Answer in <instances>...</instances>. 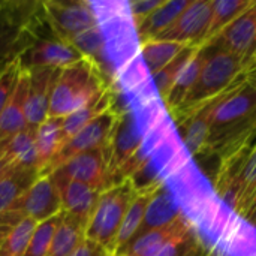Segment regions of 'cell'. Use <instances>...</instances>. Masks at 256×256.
<instances>
[{
	"mask_svg": "<svg viewBox=\"0 0 256 256\" xmlns=\"http://www.w3.org/2000/svg\"><path fill=\"white\" fill-rule=\"evenodd\" d=\"M3 4H4V2H0V9L3 8Z\"/></svg>",
	"mask_w": 256,
	"mask_h": 256,
	"instance_id": "obj_39",
	"label": "cell"
},
{
	"mask_svg": "<svg viewBox=\"0 0 256 256\" xmlns=\"http://www.w3.org/2000/svg\"><path fill=\"white\" fill-rule=\"evenodd\" d=\"M188 46H192V45L174 42V40L153 39V40L140 44V57L152 78L154 74H158L166 64H170Z\"/></svg>",
	"mask_w": 256,
	"mask_h": 256,
	"instance_id": "obj_25",
	"label": "cell"
},
{
	"mask_svg": "<svg viewBox=\"0 0 256 256\" xmlns=\"http://www.w3.org/2000/svg\"><path fill=\"white\" fill-rule=\"evenodd\" d=\"M120 114L122 112L112 106V108L106 110L105 112H102L100 116H98L92 123H88L86 128H82L74 136L66 140L64 144L62 146V148L57 152V154L44 168V171L40 172V177L52 174L58 166H62L64 162H68L69 159H72L76 154L92 152L96 148H104L108 144V141L120 120Z\"/></svg>",
	"mask_w": 256,
	"mask_h": 256,
	"instance_id": "obj_6",
	"label": "cell"
},
{
	"mask_svg": "<svg viewBox=\"0 0 256 256\" xmlns=\"http://www.w3.org/2000/svg\"><path fill=\"white\" fill-rule=\"evenodd\" d=\"M240 202L237 207V214L243 219L244 213L248 210L249 202L252 201L254 195L256 192V141L248 156V160L244 164L243 172H242V178H240Z\"/></svg>",
	"mask_w": 256,
	"mask_h": 256,
	"instance_id": "obj_32",
	"label": "cell"
},
{
	"mask_svg": "<svg viewBox=\"0 0 256 256\" xmlns=\"http://www.w3.org/2000/svg\"><path fill=\"white\" fill-rule=\"evenodd\" d=\"M60 219H62V212L36 225L24 256H48L54 238V232Z\"/></svg>",
	"mask_w": 256,
	"mask_h": 256,
	"instance_id": "obj_31",
	"label": "cell"
},
{
	"mask_svg": "<svg viewBox=\"0 0 256 256\" xmlns=\"http://www.w3.org/2000/svg\"><path fill=\"white\" fill-rule=\"evenodd\" d=\"M108 88L110 86L105 82L96 60L84 57L81 62L60 70L51 94L48 117L64 118Z\"/></svg>",
	"mask_w": 256,
	"mask_h": 256,
	"instance_id": "obj_1",
	"label": "cell"
},
{
	"mask_svg": "<svg viewBox=\"0 0 256 256\" xmlns=\"http://www.w3.org/2000/svg\"><path fill=\"white\" fill-rule=\"evenodd\" d=\"M106 256H114V255H111V254H108V255H106Z\"/></svg>",
	"mask_w": 256,
	"mask_h": 256,
	"instance_id": "obj_40",
	"label": "cell"
},
{
	"mask_svg": "<svg viewBox=\"0 0 256 256\" xmlns=\"http://www.w3.org/2000/svg\"><path fill=\"white\" fill-rule=\"evenodd\" d=\"M21 62L20 58H16L0 72V116L15 92V87L21 75Z\"/></svg>",
	"mask_w": 256,
	"mask_h": 256,
	"instance_id": "obj_33",
	"label": "cell"
},
{
	"mask_svg": "<svg viewBox=\"0 0 256 256\" xmlns=\"http://www.w3.org/2000/svg\"><path fill=\"white\" fill-rule=\"evenodd\" d=\"M160 183H164V182H153V183L146 184V186H138L136 195L128 208V213L122 222L118 236L116 238L114 254H112L114 256L120 255L130 244V242L138 236V232L142 226V222H144V216H146L148 201Z\"/></svg>",
	"mask_w": 256,
	"mask_h": 256,
	"instance_id": "obj_15",
	"label": "cell"
},
{
	"mask_svg": "<svg viewBox=\"0 0 256 256\" xmlns=\"http://www.w3.org/2000/svg\"><path fill=\"white\" fill-rule=\"evenodd\" d=\"M196 45H192V46H188L183 52H180L170 64H166L162 70H159L158 74H154L150 80H152V86H153V90H154V98L162 102L165 105L168 96H170V92L174 86V81L182 69V66L186 63V60L189 58V56L192 54L194 48Z\"/></svg>",
	"mask_w": 256,
	"mask_h": 256,
	"instance_id": "obj_29",
	"label": "cell"
},
{
	"mask_svg": "<svg viewBox=\"0 0 256 256\" xmlns=\"http://www.w3.org/2000/svg\"><path fill=\"white\" fill-rule=\"evenodd\" d=\"M255 60L246 62L226 51L210 48L201 74L198 76V81L195 82L194 88L186 96L183 104L170 114L171 118L184 114L186 111L207 102L208 99L226 90L254 64Z\"/></svg>",
	"mask_w": 256,
	"mask_h": 256,
	"instance_id": "obj_3",
	"label": "cell"
},
{
	"mask_svg": "<svg viewBox=\"0 0 256 256\" xmlns=\"http://www.w3.org/2000/svg\"><path fill=\"white\" fill-rule=\"evenodd\" d=\"M42 16L57 38L70 42L98 27V18L90 3L81 0L42 2Z\"/></svg>",
	"mask_w": 256,
	"mask_h": 256,
	"instance_id": "obj_7",
	"label": "cell"
},
{
	"mask_svg": "<svg viewBox=\"0 0 256 256\" xmlns=\"http://www.w3.org/2000/svg\"><path fill=\"white\" fill-rule=\"evenodd\" d=\"M87 57L74 42L54 38H38L20 57L22 69H64Z\"/></svg>",
	"mask_w": 256,
	"mask_h": 256,
	"instance_id": "obj_9",
	"label": "cell"
},
{
	"mask_svg": "<svg viewBox=\"0 0 256 256\" xmlns=\"http://www.w3.org/2000/svg\"><path fill=\"white\" fill-rule=\"evenodd\" d=\"M210 48L208 46H202V45H196L192 51V54L189 56V58L186 60V63L182 66L174 86L170 92V96L165 102V108L168 111V114H171L176 108H178L183 100L186 99V96L190 93V90L194 88L195 82L198 81V76L201 74V69L204 66V62L208 56Z\"/></svg>",
	"mask_w": 256,
	"mask_h": 256,
	"instance_id": "obj_17",
	"label": "cell"
},
{
	"mask_svg": "<svg viewBox=\"0 0 256 256\" xmlns=\"http://www.w3.org/2000/svg\"><path fill=\"white\" fill-rule=\"evenodd\" d=\"M256 214V192L255 195H254V198H252V201L249 202V206H248V210H246V213H244V220H249L250 218H254Z\"/></svg>",
	"mask_w": 256,
	"mask_h": 256,
	"instance_id": "obj_37",
	"label": "cell"
},
{
	"mask_svg": "<svg viewBox=\"0 0 256 256\" xmlns=\"http://www.w3.org/2000/svg\"><path fill=\"white\" fill-rule=\"evenodd\" d=\"M180 216H183V213H182V208H180L177 200L174 198L170 188L165 183H160L148 201L144 222H142V226H141L138 236H141L147 231H152V230L164 228V226L172 224L174 220H177Z\"/></svg>",
	"mask_w": 256,
	"mask_h": 256,
	"instance_id": "obj_16",
	"label": "cell"
},
{
	"mask_svg": "<svg viewBox=\"0 0 256 256\" xmlns=\"http://www.w3.org/2000/svg\"><path fill=\"white\" fill-rule=\"evenodd\" d=\"M136 190L138 186L134 178H128L117 186L102 190L88 219L86 238L99 244L112 255L122 222L136 195Z\"/></svg>",
	"mask_w": 256,
	"mask_h": 256,
	"instance_id": "obj_4",
	"label": "cell"
},
{
	"mask_svg": "<svg viewBox=\"0 0 256 256\" xmlns=\"http://www.w3.org/2000/svg\"><path fill=\"white\" fill-rule=\"evenodd\" d=\"M87 224L62 212L48 256H70L86 240Z\"/></svg>",
	"mask_w": 256,
	"mask_h": 256,
	"instance_id": "obj_22",
	"label": "cell"
},
{
	"mask_svg": "<svg viewBox=\"0 0 256 256\" xmlns=\"http://www.w3.org/2000/svg\"><path fill=\"white\" fill-rule=\"evenodd\" d=\"M248 222H249V224H250V225H252V226H254V228L256 230V214L254 216V218H250V219H249Z\"/></svg>",
	"mask_w": 256,
	"mask_h": 256,
	"instance_id": "obj_38",
	"label": "cell"
},
{
	"mask_svg": "<svg viewBox=\"0 0 256 256\" xmlns=\"http://www.w3.org/2000/svg\"><path fill=\"white\" fill-rule=\"evenodd\" d=\"M12 166H15V165H14V162L10 160L8 152H6L4 141L2 140V141H0V178H2Z\"/></svg>",
	"mask_w": 256,
	"mask_h": 256,
	"instance_id": "obj_36",
	"label": "cell"
},
{
	"mask_svg": "<svg viewBox=\"0 0 256 256\" xmlns=\"http://www.w3.org/2000/svg\"><path fill=\"white\" fill-rule=\"evenodd\" d=\"M212 20V0H190L176 22L158 39L201 45Z\"/></svg>",
	"mask_w": 256,
	"mask_h": 256,
	"instance_id": "obj_13",
	"label": "cell"
},
{
	"mask_svg": "<svg viewBox=\"0 0 256 256\" xmlns=\"http://www.w3.org/2000/svg\"><path fill=\"white\" fill-rule=\"evenodd\" d=\"M27 90L28 72L21 69L15 92L0 116V141L15 135L27 126Z\"/></svg>",
	"mask_w": 256,
	"mask_h": 256,
	"instance_id": "obj_18",
	"label": "cell"
},
{
	"mask_svg": "<svg viewBox=\"0 0 256 256\" xmlns=\"http://www.w3.org/2000/svg\"><path fill=\"white\" fill-rule=\"evenodd\" d=\"M190 0H164L162 4L152 12L140 26L135 27L136 39L140 44L158 39L165 33L188 8Z\"/></svg>",
	"mask_w": 256,
	"mask_h": 256,
	"instance_id": "obj_19",
	"label": "cell"
},
{
	"mask_svg": "<svg viewBox=\"0 0 256 256\" xmlns=\"http://www.w3.org/2000/svg\"><path fill=\"white\" fill-rule=\"evenodd\" d=\"M58 192H60L62 212L88 224V219L96 207L99 194L102 190L90 188L82 183L69 182L62 188H58Z\"/></svg>",
	"mask_w": 256,
	"mask_h": 256,
	"instance_id": "obj_20",
	"label": "cell"
},
{
	"mask_svg": "<svg viewBox=\"0 0 256 256\" xmlns=\"http://www.w3.org/2000/svg\"><path fill=\"white\" fill-rule=\"evenodd\" d=\"M6 212L15 214L21 220L33 219L38 224L44 222L62 212L60 192L50 176L39 177Z\"/></svg>",
	"mask_w": 256,
	"mask_h": 256,
	"instance_id": "obj_10",
	"label": "cell"
},
{
	"mask_svg": "<svg viewBox=\"0 0 256 256\" xmlns=\"http://www.w3.org/2000/svg\"><path fill=\"white\" fill-rule=\"evenodd\" d=\"M120 256H129V255H120Z\"/></svg>",
	"mask_w": 256,
	"mask_h": 256,
	"instance_id": "obj_41",
	"label": "cell"
},
{
	"mask_svg": "<svg viewBox=\"0 0 256 256\" xmlns=\"http://www.w3.org/2000/svg\"><path fill=\"white\" fill-rule=\"evenodd\" d=\"M114 106V98L111 88L104 92L100 96H98L94 100L87 104L86 106L76 110L75 112L66 116L63 118V132H64V141L74 136L76 132H80L82 128H86L88 123H92L98 116L105 112L106 110Z\"/></svg>",
	"mask_w": 256,
	"mask_h": 256,
	"instance_id": "obj_27",
	"label": "cell"
},
{
	"mask_svg": "<svg viewBox=\"0 0 256 256\" xmlns=\"http://www.w3.org/2000/svg\"><path fill=\"white\" fill-rule=\"evenodd\" d=\"M108 252L105 249H102L99 244L90 242V240H84V243L72 254L70 256H106Z\"/></svg>",
	"mask_w": 256,
	"mask_h": 256,
	"instance_id": "obj_35",
	"label": "cell"
},
{
	"mask_svg": "<svg viewBox=\"0 0 256 256\" xmlns=\"http://www.w3.org/2000/svg\"><path fill=\"white\" fill-rule=\"evenodd\" d=\"M204 46V45H202ZM206 46L234 54L246 62L256 58V0Z\"/></svg>",
	"mask_w": 256,
	"mask_h": 256,
	"instance_id": "obj_12",
	"label": "cell"
},
{
	"mask_svg": "<svg viewBox=\"0 0 256 256\" xmlns=\"http://www.w3.org/2000/svg\"><path fill=\"white\" fill-rule=\"evenodd\" d=\"M64 144L63 118L48 117L36 128V152L39 176Z\"/></svg>",
	"mask_w": 256,
	"mask_h": 256,
	"instance_id": "obj_24",
	"label": "cell"
},
{
	"mask_svg": "<svg viewBox=\"0 0 256 256\" xmlns=\"http://www.w3.org/2000/svg\"><path fill=\"white\" fill-rule=\"evenodd\" d=\"M164 183L172 192L190 226H194L218 200L212 182L202 174L194 159L188 160Z\"/></svg>",
	"mask_w": 256,
	"mask_h": 256,
	"instance_id": "obj_5",
	"label": "cell"
},
{
	"mask_svg": "<svg viewBox=\"0 0 256 256\" xmlns=\"http://www.w3.org/2000/svg\"><path fill=\"white\" fill-rule=\"evenodd\" d=\"M207 256H256V230L237 216L226 236Z\"/></svg>",
	"mask_w": 256,
	"mask_h": 256,
	"instance_id": "obj_21",
	"label": "cell"
},
{
	"mask_svg": "<svg viewBox=\"0 0 256 256\" xmlns=\"http://www.w3.org/2000/svg\"><path fill=\"white\" fill-rule=\"evenodd\" d=\"M164 0H135L129 3V14L132 18L134 28L140 26L152 12H154Z\"/></svg>",
	"mask_w": 256,
	"mask_h": 256,
	"instance_id": "obj_34",
	"label": "cell"
},
{
	"mask_svg": "<svg viewBox=\"0 0 256 256\" xmlns=\"http://www.w3.org/2000/svg\"><path fill=\"white\" fill-rule=\"evenodd\" d=\"M106 166L108 162L104 148H96L74 156L62 166H58L52 174H50V177L52 178L57 189L69 182H76L104 190Z\"/></svg>",
	"mask_w": 256,
	"mask_h": 256,
	"instance_id": "obj_11",
	"label": "cell"
},
{
	"mask_svg": "<svg viewBox=\"0 0 256 256\" xmlns=\"http://www.w3.org/2000/svg\"><path fill=\"white\" fill-rule=\"evenodd\" d=\"M142 144H144V132L140 128V122L136 116L132 111L122 112L120 120L108 144L104 147V153L108 162L104 190L106 188L108 180L141 152Z\"/></svg>",
	"mask_w": 256,
	"mask_h": 256,
	"instance_id": "obj_8",
	"label": "cell"
},
{
	"mask_svg": "<svg viewBox=\"0 0 256 256\" xmlns=\"http://www.w3.org/2000/svg\"><path fill=\"white\" fill-rule=\"evenodd\" d=\"M26 70L28 72L27 126L38 128L40 123H44L48 118L51 94L62 69L34 68Z\"/></svg>",
	"mask_w": 256,
	"mask_h": 256,
	"instance_id": "obj_14",
	"label": "cell"
},
{
	"mask_svg": "<svg viewBox=\"0 0 256 256\" xmlns=\"http://www.w3.org/2000/svg\"><path fill=\"white\" fill-rule=\"evenodd\" d=\"M6 152L18 166L36 168L38 170V152H36V128L26 126L15 135L3 140ZM39 171V170H38Z\"/></svg>",
	"mask_w": 256,
	"mask_h": 256,
	"instance_id": "obj_28",
	"label": "cell"
},
{
	"mask_svg": "<svg viewBox=\"0 0 256 256\" xmlns=\"http://www.w3.org/2000/svg\"><path fill=\"white\" fill-rule=\"evenodd\" d=\"M38 222L24 219L0 242V256H24Z\"/></svg>",
	"mask_w": 256,
	"mask_h": 256,
	"instance_id": "obj_30",
	"label": "cell"
},
{
	"mask_svg": "<svg viewBox=\"0 0 256 256\" xmlns=\"http://www.w3.org/2000/svg\"><path fill=\"white\" fill-rule=\"evenodd\" d=\"M39 177L40 176L36 168L12 166L0 178V214L20 200Z\"/></svg>",
	"mask_w": 256,
	"mask_h": 256,
	"instance_id": "obj_23",
	"label": "cell"
},
{
	"mask_svg": "<svg viewBox=\"0 0 256 256\" xmlns=\"http://www.w3.org/2000/svg\"><path fill=\"white\" fill-rule=\"evenodd\" d=\"M255 0H212V20L201 45H207L236 18L246 12Z\"/></svg>",
	"mask_w": 256,
	"mask_h": 256,
	"instance_id": "obj_26",
	"label": "cell"
},
{
	"mask_svg": "<svg viewBox=\"0 0 256 256\" xmlns=\"http://www.w3.org/2000/svg\"><path fill=\"white\" fill-rule=\"evenodd\" d=\"M40 21L42 2H4L0 9V72L38 39L36 24Z\"/></svg>",
	"mask_w": 256,
	"mask_h": 256,
	"instance_id": "obj_2",
	"label": "cell"
}]
</instances>
